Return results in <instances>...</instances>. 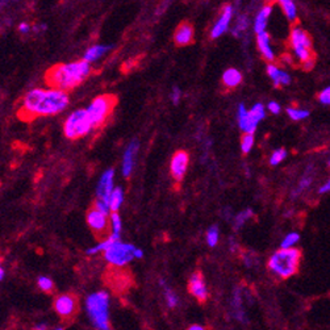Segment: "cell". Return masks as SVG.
I'll return each mask as SVG.
<instances>
[{"label":"cell","mask_w":330,"mask_h":330,"mask_svg":"<svg viewBox=\"0 0 330 330\" xmlns=\"http://www.w3.org/2000/svg\"><path fill=\"white\" fill-rule=\"evenodd\" d=\"M67 93L61 89H33L22 99L17 110V117L24 123H32L38 117L60 113L67 107Z\"/></svg>","instance_id":"obj_1"},{"label":"cell","mask_w":330,"mask_h":330,"mask_svg":"<svg viewBox=\"0 0 330 330\" xmlns=\"http://www.w3.org/2000/svg\"><path fill=\"white\" fill-rule=\"evenodd\" d=\"M190 329L191 330H203L204 328H203V326H200V325H192Z\"/></svg>","instance_id":"obj_43"},{"label":"cell","mask_w":330,"mask_h":330,"mask_svg":"<svg viewBox=\"0 0 330 330\" xmlns=\"http://www.w3.org/2000/svg\"><path fill=\"white\" fill-rule=\"evenodd\" d=\"M166 299H167V303H169L170 308H174V307L176 305V303H178L176 296H175L173 291H170V289H166Z\"/></svg>","instance_id":"obj_38"},{"label":"cell","mask_w":330,"mask_h":330,"mask_svg":"<svg viewBox=\"0 0 330 330\" xmlns=\"http://www.w3.org/2000/svg\"><path fill=\"white\" fill-rule=\"evenodd\" d=\"M137 141H133L132 145L128 148L127 153H125V157H124V166H123V173L125 176H129L132 173V167H133V159H134L135 153H137Z\"/></svg>","instance_id":"obj_22"},{"label":"cell","mask_w":330,"mask_h":330,"mask_svg":"<svg viewBox=\"0 0 330 330\" xmlns=\"http://www.w3.org/2000/svg\"><path fill=\"white\" fill-rule=\"evenodd\" d=\"M207 241L208 245L212 246V247L217 245V241H219V229H217V226H212V228L208 230Z\"/></svg>","instance_id":"obj_34"},{"label":"cell","mask_w":330,"mask_h":330,"mask_svg":"<svg viewBox=\"0 0 330 330\" xmlns=\"http://www.w3.org/2000/svg\"><path fill=\"white\" fill-rule=\"evenodd\" d=\"M300 263V251L295 247H282L268 261V267L275 275L287 279L297 271Z\"/></svg>","instance_id":"obj_3"},{"label":"cell","mask_w":330,"mask_h":330,"mask_svg":"<svg viewBox=\"0 0 330 330\" xmlns=\"http://www.w3.org/2000/svg\"><path fill=\"white\" fill-rule=\"evenodd\" d=\"M246 26H247V20H246V17L241 16L240 17V20H238L237 25L234 26V30H233V33L236 34V36H241L242 30L246 29Z\"/></svg>","instance_id":"obj_36"},{"label":"cell","mask_w":330,"mask_h":330,"mask_svg":"<svg viewBox=\"0 0 330 330\" xmlns=\"http://www.w3.org/2000/svg\"><path fill=\"white\" fill-rule=\"evenodd\" d=\"M242 82V74L237 68H228L222 75V83L228 88H234Z\"/></svg>","instance_id":"obj_21"},{"label":"cell","mask_w":330,"mask_h":330,"mask_svg":"<svg viewBox=\"0 0 330 330\" xmlns=\"http://www.w3.org/2000/svg\"><path fill=\"white\" fill-rule=\"evenodd\" d=\"M106 284L113 291L114 293L124 292L128 288L131 287L133 278H132L131 271L124 266H116L110 264V268L107 270L106 275Z\"/></svg>","instance_id":"obj_9"},{"label":"cell","mask_w":330,"mask_h":330,"mask_svg":"<svg viewBox=\"0 0 330 330\" xmlns=\"http://www.w3.org/2000/svg\"><path fill=\"white\" fill-rule=\"evenodd\" d=\"M287 113H288V116H289V117H291L292 120H295V121H299V120H304L309 116L308 110H296V108H288Z\"/></svg>","instance_id":"obj_30"},{"label":"cell","mask_w":330,"mask_h":330,"mask_svg":"<svg viewBox=\"0 0 330 330\" xmlns=\"http://www.w3.org/2000/svg\"><path fill=\"white\" fill-rule=\"evenodd\" d=\"M271 13H272V5L267 4L264 7L261 8L258 13H257V17L254 20V30L255 33H261V32H264L267 28V22H268V19H270Z\"/></svg>","instance_id":"obj_19"},{"label":"cell","mask_w":330,"mask_h":330,"mask_svg":"<svg viewBox=\"0 0 330 330\" xmlns=\"http://www.w3.org/2000/svg\"><path fill=\"white\" fill-rule=\"evenodd\" d=\"M312 182H313V175L312 174L308 173L305 174L304 176H303V179L300 180V183H299V187L296 188V191L293 192L292 196H296V195H300L303 191H305L307 188H309L310 187V184H312Z\"/></svg>","instance_id":"obj_27"},{"label":"cell","mask_w":330,"mask_h":330,"mask_svg":"<svg viewBox=\"0 0 330 330\" xmlns=\"http://www.w3.org/2000/svg\"><path fill=\"white\" fill-rule=\"evenodd\" d=\"M257 45H258L259 51L262 53L264 60L274 61L275 54H274V50H272V46H271V37L266 30L261 32V33H257Z\"/></svg>","instance_id":"obj_17"},{"label":"cell","mask_w":330,"mask_h":330,"mask_svg":"<svg viewBox=\"0 0 330 330\" xmlns=\"http://www.w3.org/2000/svg\"><path fill=\"white\" fill-rule=\"evenodd\" d=\"M299 240H300V236L297 233H289L282 242V247H293V245L297 243Z\"/></svg>","instance_id":"obj_33"},{"label":"cell","mask_w":330,"mask_h":330,"mask_svg":"<svg viewBox=\"0 0 330 330\" xmlns=\"http://www.w3.org/2000/svg\"><path fill=\"white\" fill-rule=\"evenodd\" d=\"M91 71L92 68L86 60L54 65L45 74V83L50 88L70 92L81 86L91 75Z\"/></svg>","instance_id":"obj_2"},{"label":"cell","mask_w":330,"mask_h":330,"mask_svg":"<svg viewBox=\"0 0 330 330\" xmlns=\"http://www.w3.org/2000/svg\"><path fill=\"white\" fill-rule=\"evenodd\" d=\"M117 103H119V98L112 93L100 95L98 98L93 99L87 110H88L89 119H91L92 127L95 129H99L107 123V120L110 119Z\"/></svg>","instance_id":"obj_5"},{"label":"cell","mask_w":330,"mask_h":330,"mask_svg":"<svg viewBox=\"0 0 330 330\" xmlns=\"http://www.w3.org/2000/svg\"><path fill=\"white\" fill-rule=\"evenodd\" d=\"M19 30H20L22 33H26V32L29 30V25H28V24H25V22H22V24H20V25H19Z\"/></svg>","instance_id":"obj_42"},{"label":"cell","mask_w":330,"mask_h":330,"mask_svg":"<svg viewBox=\"0 0 330 330\" xmlns=\"http://www.w3.org/2000/svg\"><path fill=\"white\" fill-rule=\"evenodd\" d=\"M329 167H330V161H329Z\"/></svg>","instance_id":"obj_46"},{"label":"cell","mask_w":330,"mask_h":330,"mask_svg":"<svg viewBox=\"0 0 330 330\" xmlns=\"http://www.w3.org/2000/svg\"><path fill=\"white\" fill-rule=\"evenodd\" d=\"M286 157H287V152H286L284 149H278V150H275V152L272 153V155H271L270 165L272 166L279 165L280 162L283 161Z\"/></svg>","instance_id":"obj_32"},{"label":"cell","mask_w":330,"mask_h":330,"mask_svg":"<svg viewBox=\"0 0 330 330\" xmlns=\"http://www.w3.org/2000/svg\"><path fill=\"white\" fill-rule=\"evenodd\" d=\"M54 310L65 324H72L79 313V297L75 293H64L55 297Z\"/></svg>","instance_id":"obj_8"},{"label":"cell","mask_w":330,"mask_h":330,"mask_svg":"<svg viewBox=\"0 0 330 330\" xmlns=\"http://www.w3.org/2000/svg\"><path fill=\"white\" fill-rule=\"evenodd\" d=\"M233 19V8L232 5H225L222 8V12H221L220 17L217 22L213 25L211 30V38L212 40H216V38L221 37L222 34L229 29V25H230V22Z\"/></svg>","instance_id":"obj_15"},{"label":"cell","mask_w":330,"mask_h":330,"mask_svg":"<svg viewBox=\"0 0 330 330\" xmlns=\"http://www.w3.org/2000/svg\"><path fill=\"white\" fill-rule=\"evenodd\" d=\"M238 123H240V128L245 133H254L255 129H257V124L253 123L249 110H246L243 106H240V108H238Z\"/></svg>","instance_id":"obj_20"},{"label":"cell","mask_w":330,"mask_h":330,"mask_svg":"<svg viewBox=\"0 0 330 330\" xmlns=\"http://www.w3.org/2000/svg\"><path fill=\"white\" fill-rule=\"evenodd\" d=\"M87 309L91 320L99 329H110L108 322V295L106 292L93 293L87 299Z\"/></svg>","instance_id":"obj_7"},{"label":"cell","mask_w":330,"mask_h":330,"mask_svg":"<svg viewBox=\"0 0 330 330\" xmlns=\"http://www.w3.org/2000/svg\"><path fill=\"white\" fill-rule=\"evenodd\" d=\"M318 100L325 104V106H329L330 104V87H326L325 89H322V92L318 95Z\"/></svg>","instance_id":"obj_37"},{"label":"cell","mask_w":330,"mask_h":330,"mask_svg":"<svg viewBox=\"0 0 330 330\" xmlns=\"http://www.w3.org/2000/svg\"><path fill=\"white\" fill-rule=\"evenodd\" d=\"M249 114L250 117H251V120H253V123L257 124L258 125L259 121H262L263 119H264V107L262 106V104H255L251 110H249Z\"/></svg>","instance_id":"obj_26"},{"label":"cell","mask_w":330,"mask_h":330,"mask_svg":"<svg viewBox=\"0 0 330 330\" xmlns=\"http://www.w3.org/2000/svg\"><path fill=\"white\" fill-rule=\"evenodd\" d=\"M253 145H254V135H253V133H245V135L242 137L241 141L242 153H243V154L250 153V150L253 148Z\"/></svg>","instance_id":"obj_29"},{"label":"cell","mask_w":330,"mask_h":330,"mask_svg":"<svg viewBox=\"0 0 330 330\" xmlns=\"http://www.w3.org/2000/svg\"><path fill=\"white\" fill-rule=\"evenodd\" d=\"M179 100H180V91H179V88H174V92H173V102L176 104V103H179Z\"/></svg>","instance_id":"obj_40"},{"label":"cell","mask_w":330,"mask_h":330,"mask_svg":"<svg viewBox=\"0 0 330 330\" xmlns=\"http://www.w3.org/2000/svg\"><path fill=\"white\" fill-rule=\"evenodd\" d=\"M188 291L192 296L195 297L196 300L204 304L208 299V291L207 287H205V282H204V278L201 275V272H194L190 278V282H188Z\"/></svg>","instance_id":"obj_13"},{"label":"cell","mask_w":330,"mask_h":330,"mask_svg":"<svg viewBox=\"0 0 330 330\" xmlns=\"http://www.w3.org/2000/svg\"><path fill=\"white\" fill-rule=\"evenodd\" d=\"M253 216V211L251 209H246V211L241 212L237 217H236V222H234V228L240 229L242 225L245 224L246 221L249 220L250 217Z\"/></svg>","instance_id":"obj_31"},{"label":"cell","mask_w":330,"mask_h":330,"mask_svg":"<svg viewBox=\"0 0 330 330\" xmlns=\"http://www.w3.org/2000/svg\"><path fill=\"white\" fill-rule=\"evenodd\" d=\"M135 247L132 245H124L116 241L114 243L107 247L106 253H104V258L110 263V264H116V266H124L125 263L132 261L135 255Z\"/></svg>","instance_id":"obj_11"},{"label":"cell","mask_w":330,"mask_h":330,"mask_svg":"<svg viewBox=\"0 0 330 330\" xmlns=\"http://www.w3.org/2000/svg\"><path fill=\"white\" fill-rule=\"evenodd\" d=\"M267 74L272 79V82L275 83L276 87L287 86L291 83V76L288 75L286 71H283L282 68L275 66V65H268L267 66Z\"/></svg>","instance_id":"obj_18"},{"label":"cell","mask_w":330,"mask_h":330,"mask_svg":"<svg viewBox=\"0 0 330 330\" xmlns=\"http://www.w3.org/2000/svg\"><path fill=\"white\" fill-rule=\"evenodd\" d=\"M279 4L288 20L295 22L297 17V7L295 4V1L293 0H282V1H279Z\"/></svg>","instance_id":"obj_23"},{"label":"cell","mask_w":330,"mask_h":330,"mask_svg":"<svg viewBox=\"0 0 330 330\" xmlns=\"http://www.w3.org/2000/svg\"><path fill=\"white\" fill-rule=\"evenodd\" d=\"M110 219L113 222V233L119 234L120 230H121V221H120V216L117 215V212H110Z\"/></svg>","instance_id":"obj_35"},{"label":"cell","mask_w":330,"mask_h":330,"mask_svg":"<svg viewBox=\"0 0 330 330\" xmlns=\"http://www.w3.org/2000/svg\"><path fill=\"white\" fill-rule=\"evenodd\" d=\"M121 203H123V191H121V188L117 187V188H114V190L112 191V194H110V211L117 212V209L120 208Z\"/></svg>","instance_id":"obj_25"},{"label":"cell","mask_w":330,"mask_h":330,"mask_svg":"<svg viewBox=\"0 0 330 330\" xmlns=\"http://www.w3.org/2000/svg\"><path fill=\"white\" fill-rule=\"evenodd\" d=\"M108 49H110V46H103V45L92 46L91 49H88L87 53L85 54V60L87 61V62H92V61L98 60L99 57L104 54Z\"/></svg>","instance_id":"obj_24"},{"label":"cell","mask_w":330,"mask_h":330,"mask_svg":"<svg viewBox=\"0 0 330 330\" xmlns=\"http://www.w3.org/2000/svg\"><path fill=\"white\" fill-rule=\"evenodd\" d=\"M195 38V30L192 24L188 22H180L174 33V43L176 46H188L194 43Z\"/></svg>","instance_id":"obj_14"},{"label":"cell","mask_w":330,"mask_h":330,"mask_svg":"<svg viewBox=\"0 0 330 330\" xmlns=\"http://www.w3.org/2000/svg\"><path fill=\"white\" fill-rule=\"evenodd\" d=\"M270 1H272V3H279V1H282V0H270Z\"/></svg>","instance_id":"obj_45"},{"label":"cell","mask_w":330,"mask_h":330,"mask_svg":"<svg viewBox=\"0 0 330 330\" xmlns=\"http://www.w3.org/2000/svg\"><path fill=\"white\" fill-rule=\"evenodd\" d=\"M92 128L88 110H78L75 112H72L67 117V120L65 121L64 132L68 140L75 141L85 137Z\"/></svg>","instance_id":"obj_6"},{"label":"cell","mask_w":330,"mask_h":330,"mask_svg":"<svg viewBox=\"0 0 330 330\" xmlns=\"http://www.w3.org/2000/svg\"><path fill=\"white\" fill-rule=\"evenodd\" d=\"M188 162H190V157H188V153L184 150H178L173 155L170 170H171V176L176 183H180L184 178Z\"/></svg>","instance_id":"obj_12"},{"label":"cell","mask_w":330,"mask_h":330,"mask_svg":"<svg viewBox=\"0 0 330 330\" xmlns=\"http://www.w3.org/2000/svg\"><path fill=\"white\" fill-rule=\"evenodd\" d=\"M87 224L95 237L100 241H106L110 234V224L108 216L96 207H91L87 212Z\"/></svg>","instance_id":"obj_10"},{"label":"cell","mask_w":330,"mask_h":330,"mask_svg":"<svg viewBox=\"0 0 330 330\" xmlns=\"http://www.w3.org/2000/svg\"><path fill=\"white\" fill-rule=\"evenodd\" d=\"M318 192H320V194H326V192H330V179L325 183V184H324V186L321 187V188H320V190H318Z\"/></svg>","instance_id":"obj_41"},{"label":"cell","mask_w":330,"mask_h":330,"mask_svg":"<svg viewBox=\"0 0 330 330\" xmlns=\"http://www.w3.org/2000/svg\"><path fill=\"white\" fill-rule=\"evenodd\" d=\"M38 287H40V289L45 293H54L55 291L54 283H53L49 278H45V276H41V278L38 279Z\"/></svg>","instance_id":"obj_28"},{"label":"cell","mask_w":330,"mask_h":330,"mask_svg":"<svg viewBox=\"0 0 330 330\" xmlns=\"http://www.w3.org/2000/svg\"><path fill=\"white\" fill-rule=\"evenodd\" d=\"M289 45L292 47L296 58L304 64V67L308 70L313 66V47H312V40L307 32L300 26H295L289 34Z\"/></svg>","instance_id":"obj_4"},{"label":"cell","mask_w":330,"mask_h":330,"mask_svg":"<svg viewBox=\"0 0 330 330\" xmlns=\"http://www.w3.org/2000/svg\"><path fill=\"white\" fill-rule=\"evenodd\" d=\"M3 276H4V270L1 268V266H0V280L3 279Z\"/></svg>","instance_id":"obj_44"},{"label":"cell","mask_w":330,"mask_h":330,"mask_svg":"<svg viewBox=\"0 0 330 330\" xmlns=\"http://www.w3.org/2000/svg\"><path fill=\"white\" fill-rule=\"evenodd\" d=\"M113 170L107 171L100 179L98 187V198L102 200H106L110 203V196L112 194V187H113Z\"/></svg>","instance_id":"obj_16"},{"label":"cell","mask_w":330,"mask_h":330,"mask_svg":"<svg viewBox=\"0 0 330 330\" xmlns=\"http://www.w3.org/2000/svg\"><path fill=\"white\" fill-rule=\"evenodd\" d=\"M268 110H270L271 113L278 114L280 112V106L276 102H271L268 103Z\"/></svg>","instance_id":"obj_39"}]
</instances>
